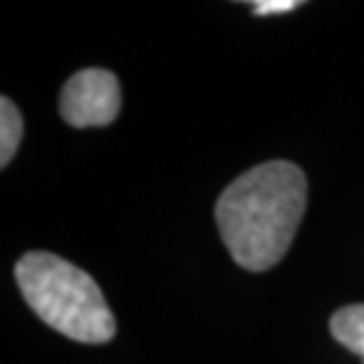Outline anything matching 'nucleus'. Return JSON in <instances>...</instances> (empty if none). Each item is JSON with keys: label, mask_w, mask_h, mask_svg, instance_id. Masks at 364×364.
Segmentation results:
<instances>
[{"label": "nucleus", "mask_w": 364, "mask_h": 364, "mask_svg": "<svg viewBox=\"0 0 364 364\" xmlns=\"http://www.w3.org/2000/svg\"><path fill=\"white\" fill-rule=\"evenodd\" d=\"M308 203L305 173L291 161H267L225 187L215 223L232 260L265 272L287 256Z\"/></svg>", "instance_id": "f257e3e1"}, {"label": "nucleus", "mask_w": 364, "mask_h": 364, "mask_svg": "<svg viewBox=\"0 0 364 364\" xmlns=\"http://www.w3.org/2000/svg\"><path fill=\"white\" fill-rule=\"evenodd\" d=\"M14 279L36 315L78 343H107L116 322L92 277L55 253L31 251L14 265Z\"/></svg>", "instance_id": "f03ea898"}, {"label": "nucleus", "mask_w": 364, "mask_h": 364, "mask_svg": "<svg viewBox=\"0 0 364 364\" xmlns=\"http://www.w3.org/2000/svg\"><path fill=\"white\" fill-rule=\"evenodd\" d=\"M121 112V85L112 71L83 69L64 83L60 114L74 128L109 126Z\"/></svg>", "instance_id": "7ed1b4c3"}, {"label": "nucleus", "mask_w": 364, "mask_h": 364, "mask_svg": "<svg viewBox=\"0 0 364 364\" xmlns=\"http://www.w3.org/2000/svg\"><path fill=\"white\" fill-rule=\"evenodd\" d=\"M329 329L331 336L350 353L360 355L364 364V303L346 305V308L333 312Z\"/></svg>", "instance_id": "20e7f679"}, {"label": "nucleus", "mask_w": 364, "mask_h": 364, "mask_svg": "<svg viewBox=\"0 0 364 364\" xmlns=\"http://www.w3.org/2000/svg\"><path fill=\"white\" fill-rule=\"evenodd\" d=\"M21 133H24V121H21L19 109L7 97L0 100V166L12 161L19 149Z\"/></svg>", "instance_id": "39448f33"}, {"label": "nucleus", "mask_w": 364, "mask_h": 364, "mask_svg": "<svg viewBox=\"0 0 364 364\" xmlns=\"http://www.w3.org/2000/svg\"><path fill=\"white\" fill-rule=\"evenodd\" d=\"M301 7L298 0H258L253 3V14L263 17V14H282V12H291Z\"/></svg>", "instance_id": "423d86ee"}]
</instances>
